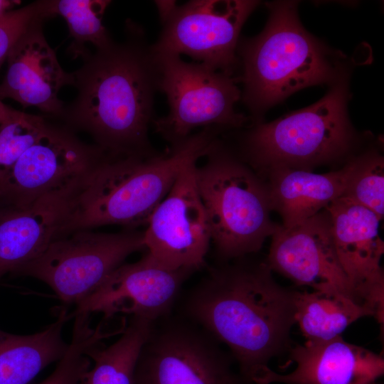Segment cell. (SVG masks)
Returning a JSON list of instances; mask_svg holds the SVG:
<instances>
[{"instance_id": "277c9868", "label": "cell", "mask_w": 384, "mask_h": 384, "mask_svg": "<svg viewBox=\"0 0 384 384\" xmlns=\"http://www.w3.org/2000/svg\"><path fill=\"white\" fill-rule=\"evenodd\" d=\"M270 15L257 36L242 40V100L253 114L306 87L329 82L336 68L326 49L307 33L293 1L269 5Z\"/></svg>"}, {"instance_id": "52a82bcc", "label": "cell", "mask_w": 384, "mask_h": 384, "mask_svg": "<svg viewBox=\"0 0 384 384\" xmlns=\"http://www.w3.org/2000/svg\"><path fill=\"white\" fill-rule=\"evenodd\" d=\"M153 54L158 90L166 96L169 112L152 122L170 146L181 143L197 127L223 129L246 123L247 117L234 109L241 97L236 78L178 55Z\"/></svg>"}, {"instance_id": "ac0fdd59", "label": "cell", "mask_w": 384, "mask_h": 384, "mask_svg": "<svg viewBox=\"0 0 384 384\" xmlns=\"http://www.w3.org/2000/svg\"><path fill=\"white\" fill-rule=\"evenodd\" d=\"M296 368L280 374L266 368L254 384H373L384 374V358L341 336L292 346Z\"/></svg>"}, {"instance_id": "8992f818", "label": "cell", "mask_w": 384, "mask_h": 384, "mask_svg": "<svg viewBox=\"0 0 384 384\" xmlns=\"http://www.w3.org/2000/svg\"><path fill=\"white\" fill-rule=\"evenodd\" d=\"M348 95L347 84L341 80L316 103L257 124L244 140L250 165L262 175L281 167L312 171L344 156L353 139Z\"/></svg>"}, {"instance_id": "d4e9b609", "label": "cell", "mask_w": 384, "mask_h": 384, "mask_svg": "<svg viewBox=\"0 0 384 384\" xmlns=\"http://www.w3.org/2000/svg\"><path fill=\"white\" fill-rule=\"evenodd\" d=\"M342 197L373 211L380 220L384 215L383 158L370 153L356 159L355 169Z\"/></svg>"}, {"instance_id": "cb8c5ba5", "label": "cell", "mask_w": 384, "mask_h": 384, "mask_svg": "<svg viewBox=\"0 0 384 384\" xmlns=\"http://www.w3.org/2000/svg\"><path fill=\"white\" fill-rule=\"evenodd\" d=\"M89 314L75 316L71 342L54 371L38 384H80L90 369V358L86 352L92 345L110 336L102 326L95 329L90 325Z\"/></svg>"}, {"instance_id": "6da1fadb", "label": "cell", "mask_w": 384, "mask_h": 384, "mask_svg": "<svg viewBox=\"0 0 384 384\" xmlns=\"http://www.w3.org/2000/svg\"><path fill=\"white\" fill-rule=\"evenodd\" d=\"M243 257L210 267L179 313L228 346L240 375L254 384L292 346L295 290L277 283L266 261Z\"/></svg>"}, {"instance_id": "484cf974", "label": "cell", "mask_w": 384, "mask_h": 384, "mask_svg": "<svg viewBox=\"0 0 384 384\" xmlns=\"http://www.w3.org/2000/svg\"><path fill=\"white\" fill-rule=\"evenodd\" d=\"M48 124L43 117L23 112L0 124V180L39 139Z\"/></svg>"}, {"instance_id": "ba28073f", "label": "cell", "mask_w": 384, "mask_h": 384, "mask_svg": "<svg viewBox=\"0 0 384 384\" xmlns=\"http://www.w3.org/2000/svg\"><path fill=\"white\" fill-rule=\"evenodd\" d=\"M220 343L181 313L152 321L135 366L134 384H252Z\"/></svg>"}, {"instance_id": "7402d4cb", "label": "cell", "mask_w": 384, "mask_h": 384, "mask_svg": "<svg viewBox=\"0 0 384 384\" xmlns=\"http://www.w3.org/2000/svg\"><path fill=\"white\" fill-rule=\"evenodd\" d=\"M153 321L132 316L119 339L109 346L101 342L89 348L86 354L94 366L86 373L85 384H134V369L140 349Z\"/></svg>"}, {"instance_id": "ffe728a7", "label": "cell", "mask_w": 384, "mask_h": 384, "mask_svg": "<svg viewBox=\"0 0 384 384\" xmlns=\"http://www.w3.org/2000/svg\"><path fill=\"white\" fill-rule=\"evenodd\" d=\"M66 310L43 331L16 335L0 330V384H30L50 363L60 361L68 343L62 337Z\"/></svg>"}, {"instance_id": "603a6c76", "label": "cell", "mask_w": 384, "mask_h": 384, "mask_svg": "<svg viewBox=\"0 0 384 384\" xmlns=\"http://www.w3.org/2000/svg\"><path fill=\"white\" fill-rule=\"evenodd\" d=\"M110 3L107 0H54L55 15L61 16L68 23L73 40L68 48L75 57L83 58L90 53L86 43H91L97 50L113 42L102 23Z\"/></svg>"}, {"instance_id": "5bb4252c", "label": "cell", "mask_w": 384, "mask_h": 384, "mask_svg": "<svg viewBox=\"0 0 384 384\" xmlns=\"http://www.w3.org/2000/svg\"><path fill=\"white\" fill-rule=\"evenodd\" d=\"M271 237L266 262L272 271L297 286L338 292L361 304L339 262L326 209L294 226L279 225Z\"/></svg>"}, {"instance_id": "7a4b0ae2", "label": "cell", "mask_w": 384, "mask_h": 384, "mask_svg": "<svg viewBox=\"0 0 384 384\" xmlns=\"http://www.w3.org/2000/svg\"><path fill=\"white\" fill-rule=\"evenodd\" d=\"M82 58V65L71 73L76 97L59 118L70 129L88 133L109 154H157L148 130L159 90L158 70L142 28L127 21L122 42L113 41Z\"/></svg>"}, {"instance_id": "30bf717a", "label": "cell", "mask_w": 384, "mask_h": 384, "mask_svg": "<svg viewBox=\"0 0 384 384\" xmlns=\"http://www.w3.org/2000/svg\"><path fill=\"white\" fill-rule=\"evenodd\" d=\"M259 2L250 0H191L176 6L161 22L155 54L186 55L233 75L238 65L239 35Z\"/></svg>"}, {"instance_id": "9a60e30c", "label": "cell", "mask_w": 384, "mask_h": 384, "mask_svg": "<svg viewBox=\"0 0 384 384\" xmlns=\"http://www.w3.org/2000/svg\"><path fill=\"white\" fill-rule=\"evenodd\" d=\"M339 262L362 305L384 322V273L380 262L384 242L381 220L370 210L342 196L326 208Z\"/></svg>"}, {"instance_id": "9c48e42d", "label": "cell", "mask_w": 384, "mask_h": 384, "mask_svg": "<svg viewBox=\"0 0 384 384\" xmlns=\"http://www.w3.org/2000/svg\"><path fill=\"white\" fill-rule=\"evenodd\" d=\"M144 232L79 230L55 239L15 274L38 279L65 304L92 294L131 254L145 248Z\"/></svg>"}, {"instance_id": "8fae6325", "label": "cell", "mask_w": 384, "mask_h": 384, "mask_svg": "<svg viewBox=\"0 0 384 384\" xmlns=\"http://www.w3.org/2000/svg\"><path fill=\"white\" fill-rule=\"evenodd\" d=\"M105 152L49 124L0 180V206H26L85 176Z\"/></svg>"}, {"instance_id": "d6986e66", "label": "cell", "mask_w": 384, "mask_h": 384, "mask_svg": "<svg viewBox=\"0 0 384 384\" xmlns=\"http://www.w3.org/2000/svg\"><path fill=\"white\" fill-rule=\"evenodd\" d=\"M356 165V159L339 170L325 174L286 167L267 172L271 208L280 215L282 226L299 224L341 197Z\"/></svg>"}, {"instance_id": "e0dca14e", "label": "cell", "mask_w": 384, "mask_h": 384, "mask_svg": "<svg viewBox=\"0 0 384 384\" xmlns=\"http://www.w3.org/2000/svg\"><path fill=\"white\" fill-rule=\"evenodd\" d=\"M43 22L31 25L11 49L0 100L9 98L24 108L36 107L59 117L65 105L58 95L63 87L71 85L72 74L60 66L45 38Z\"/></svg>"}, {"instance_id": "f546056e", "label": "cell", "mask_w": 384, "mask_h": 384, "mask_svg": "<svg viewBox=\"0 0 384 384\" xmlns=\"http://www.w3.org/2000/svg\"><path fill=\"white\" fill-rule=\"evenodd\" d=\"M20 4V1L0 0V18Z\"/></svg>"}, {"instance_id": "4fadbf2b", "label": "cell", "mask_w": 384, "mask_h": 384, "mask_svg": "<svg viewBox=\"0 0 384 384\" xmlns=\"http://www.w3.org/2000/svg\"><path fill=\"white\" fill-rule=\"evenodd\" d=\"M194 272L168 269L146 252L139 260L114 270L76 304L73 316L99 312L106 319L124 314L156 320L174 311L183 284Z\"/></svg>"}, {"instance_id": "4dcf8cb0", "label": "cell", "mask_w": 384, "mask_h": 384, "mask_svg": "<svg viewBox=\"0 0 384 384\" xmlns=\"http://www.w3.org/2000/svg\"><path fill=\"white\" fill-rule=\"evenodd\" d=\"M373 384H378V383H373Z\"/></svg>"}, {"instance_id": "f1b7e54d", "label": "cell", "mask_w": 384, "mask_h": 384, "mask_svg": "<svg viewBox=\"0 0 384 384\" xmlns=\"http://www.w3.org/2000/svg\"><path fill=\"white\" fill-rule=\"evenodd\" d=\"M21 113V111L7 106L0 100V124L18 117Z\"/></svg>"}, {"instance_id": "7c38bea8", "label": "cell", "mask_w": 384, "mask_h": 384, "mask_svg": "<svg viewBox=\"0 0 384 384\" xmlns=\"http://www.w3.org/2000/svg\"><path fill=\"white\" fill-rule=\"evenodd\" d=\"M196 162L181 169L144 231L147 253L168 269L196 272L206 264L211 235L196 186Z\"/></svg>"}, {"instance_id": "83f0119b", "label": "cell", "mask_w": 384, "mask_h": 384, "mask_svg": "<svg viewBox=\"0 0 384 384\" xmlns=\"http://www.w3.org/2000/svg\"><path fill=\"white\" fill-rule=\"evenodd\" d=\"M160 21L163 22L176 6L175 1H155Z\"/></svg>"}, {"instance_id": "3957f363", "label": "cell", "mask_w": 384, "mask_h": 384, "mask_svg": "<svg viewBox=\"0 0 384 384\" xmlns=\"http://www.w3.org/2000/svg\"><path fill=\"white\" fill-rule=\"evenodd\" d=\"M220 131L205 127L149 157L105 153L87 174L59 237L108 225H146L181 169L204 157Z\"/></svg>"}, {"instance_id": "5b68a950", "label": "cell", "mask_w": 384, "mask_h": 384, "mask_svg": "<svg viewBox=\"0 0 384 384\" xmlns=\"http://www.w3.org/2000/svg\"><path fill=\"white\" fill-rule=\"evenodd\" d=\"M195 170L213 242L222 260L257 252L279 227L272 210L266 183L217 139Z\"/></svg>"}, {"instance_id": "2e32d148", "label": "cell", "mask_w": 384, "mask_h": 384, "mask_svg": "<svg viewBox=\"0 0 384 384\" xmlns=\"http://www.w3.org/2000/svg\"><path fill=\"white\" fill-rule=\"evenodd\" d=\"M87 174L26 206H0V279L15 274L58 238Z\"/></svg>"}, {"instance_id": "44dd1931", "label": "cell", "mask_w": 384, "mask_h": 384, "mask_svg": "<svg viewBox=\"0 0 384 384\" xmlns=\"http://www.w3.org/2000/svg\"><path fill=\"white\" fill-rule=\"evenodd\" d=\"M365 316L373 317L372 311L338 292L295 290V324L306 341H324L340 336Z\"/></svg>"}, {"instance_id": "4316f807", "label": "cell", "mask_w": 384, "mask_h": 384, "mask_svg": "<svg viewBox=\"0 0 384 384\" xmlns=\"http://www.w3.org/2000/svg\"><path fill=\"white\" fill-rule=\"evenodd\" d=\"M54 1H36L0 18V68L23 33L33 23L55 16Z\"/></svg>"}]
</instances>
